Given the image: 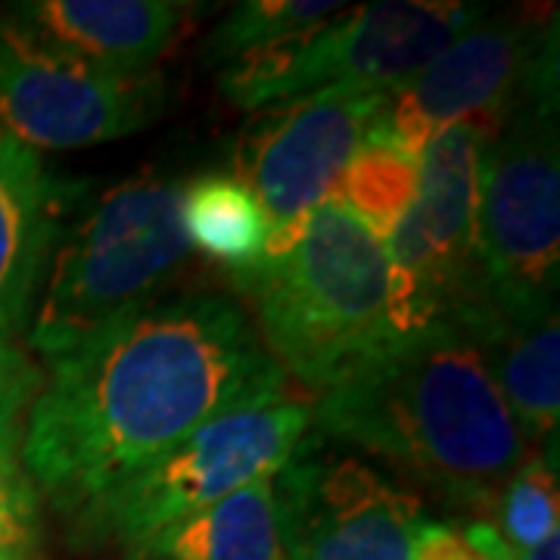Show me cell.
<instances>
[{"instance_id":"cell-21","label":"cell","mask_w":560,"mask_h":560,"mask_svg":"<svg viewBox=\"0 0 560 560\" xmlns=\"http://www.w3.org/2000/svg\"><path fill=\"white\" fill-rule=\"evenodd\" d=\"M44 386V371L20 342L0 337V455L20 458L32 405Z\"/></svg>"},{"instance_id":"cell-15","label":"cell","mask_w":560,"mask_h":560,"mask_svg":"<svg viewBox=\"0 0 560 560\" xmlns=\"http://www.w3.org/2000/svg\"><path fill=\"white\" fill-rule=\"evenodd\" d=\"M60 187L38 150L0 131V337L28 327L60 228Z\"/></svg>"},{"instance_id":"cell-5","label":"cell","mask_w":560,"mask_h":560,"mask_svg":"<svg viewBox=\"0 0 560 560\" xmlns=\"http://www.w3.org/2000/svg\"><path fill=\"white\" fill-rule=\"evenodd\" d=\"M312 433V405L280 396L202 423L140 474L72 517L81 536L113 541L140 560L162 536L249 482L275 477Z\"/></svg>"},{"instance_id":"cell-8","label":"cell","mask_w":560,"mask_h":560,"mask_svg":"<svg viewBox=\"0 0 560 560\" xmlns=\"http://www.w3.org/2000/svg\"><path fill=\"white\" fill-rule=\"evenodd\" d=\"M477 256L482 287L517 300H558V84L526 94L482 147Z\"/></svg>"},{"instance_id":"cell-1","label":"cell","mask_w":560,"mask_h":560,"mask_svg":"<svg viewBox=\"0 0 560 560\" xmlns=\"http://www.w3.org/2000/svg\"><path fill=\"white\" fill-rule=\"evenodd\" d=\"M280 396L287 374L237 302L162 296L47 361L20 460L72 521L202 423Z\"/></svg>"},{"instance_id":"cell-23","label":"cell","mask_w":560,"mask_h":560,"mask_svg":"<svg viewBox=\"0 0 560 560\" xmlns=\"http://www.w3.org/2000/svg\"><path fill=\"white\" fill-rule=\"evenodd\" d=\"M411 560H486V551L470 539L467 526L460 523L423 521Z\"/></svg>"},{"instance_id":"cell-9","label":"cell","mask_w":560,"mask_h":560,"mask_svg":"<svg viewBox=\"0 0 560 560\" xmlns=\"http://www.w3.org/2000/svg\"><path fill=\"white\" fill-rule=\"evenodd\" d=\"M486 140L477 125H455L420 153L415 202L383 243L393 337L452 320L482 283L477 209Z\"/></svg>"},{"instance_id":"cell-2","label":"cell","mask_w":560,"mask_h":560,"mask_svg":"<svg viewBox=\"0 0 560 560\" xmlns=\"http://www.w3.org/2000/svg\"><path fill=\"white\" fill-rule=\"evenodd\" d=\"M312 430L474 511H492L508 477L533 458L480 352L452 320L374 349L320 393Z\"/></svg>"},{"instance_id":"cell-10","label":"cell","mask_w":560,"mask_h":560,"mask_svg":"<svg viewBox=\"0 0 560 560\" xmlns=\"http://www.w3.org/2000/svg\"><path fill=\"white\" fill-rule=\"evenodd\" d=\"M290 560H411L423 501L359 455L305 436L271 477Z\"/></svg>"},{"instance_id":"cell-13","label":"cell","mask_w":560,"mask_h":560,"mask_svg":"<svg viewBox=\"0 0 560 560\" xmlns=\"http://www.w3.org/2000/svg\"><path fill=\"white\" fill-rule=\"evenodd\" d=\"M452 324L480 352L526 440L555 445L560 418L558 300H517L480 283Z\"/></svg>"},{"instance_id":"cell-22","label":"cell","mask_w":560,"mask_h":560,"mask_svg":"<svg viewBox=\"0 0 560 560\" xmlns=\"http://www.w3.org/2000/svg\"><path fill=\"white\" fill-rule=\"evenodd\" d=\"M40 539V492L20 458L0 455V555L28 558Z\"/></svg>"},{"instance_id":"cell-17","label":"cell","mask_w":560,"mask_h":560,"mask_svg":"<svg viewBox=\"0 0 560 560\" xmlns=\"http://www.w3.org/2000/svg\"><path fill=\"white\" fill-rule=\"evenodd\" d=\"M180 228L190 249L228 265L234 275L253 268L271 237V221L256 194L237 175L221 172L184 184Z\"/></svg>"},{"instance_id":"cell-12","label":"cell","mask_w":560,"mask_h":560,"mask_svg":"<svg viewBox=\"0 0 560 560\" xmlns=\"http://www.w3.org/2000/svg\"><path fill=\"white\" fill-rule=\"evenodd\" d=\"M386 97L320 91L249 116L234 168L271 221V237L290 234L315 206L334 197L342 168L374 131Z\"/></svg>"},{"instance_id":"cell-24","label":"cell","mask_w":560,"mask_h":560,"mask_svg":"<svg viewBox=\"0 0 560 560\" xmlns=\"http://www.w3.org/2000/svg\"><path fill=\"white\" fill-rule=\"evenodd\" d=\"M464 526H467L470 539L477 541L482 551H486V560H517V551H514L508 541L501 539L499 529H495L492 523L477 521V523H464Z\"/></svg>"},{"instance_id":"cell-6","label":"cell","mask_w":560,"mask_h":560,"mask_svg":"<svg viewBox=\"0 0 560 560\" xmlns=\"http://www.w3.org/2000/svg\"><path fill=\"white\" fill-rule=\"evenodd\" d=\"M480 16L486 7L455 0L346 7L315 32L221 66V94L249 113L320 91L393 94Z\"/></svg>"},{"instance_id":"cell-16","label":"cell","mask_w":560,"mask_h":560,"mask_svg":"<svg viewBox=\"0 0 560 560\" xmlns=\"http://www.w3.org/2000/svg\"><path fill=\"white\" fill-rule=\"evenodd\" d=\"M140 560H290L280 539L271 477L180 523Z\"/></svg>"},{"instance_id":"cell-26","label":"cell","mask_w":560,"mask_h":560,"mask_svg":"<svg viewBox=\"0 0 560 560\" xmlns=\"http://www.w3.org/2000/svg\"><path fill=\"white\" fill-rule=\"evenodd\" d=\"M0 560H28V558H16V555H0Z\"/></svg>"},{"instance_id":"cell-14","label":"cell","mask_w":560,"mask_h":560,"mask_svg":"<svg viewBox=\"0 0 560 560\" xmlns=\"http://www.w3.org/2000/svg\"><path fill=\"white\" fill-rule=\"evenodd\" d=\"M197 3L180 0H28L10 20L54 50L113 75H147Z\"/></svg>"},{"instance_id":"cell-11","label":"cell","mask_w":560,"mask_h":560,"mask_svg":"<svg viewBox=\"0 0 560 560\" xmlns=\"http://www.w3.org/2000/svg\"><path fill=\"white\" fill-rule=\"evenodd\" d=\"M162 101L156 72H101L0 16V131L25 147L79 150L128 138L160 116Z\"/></svg>"},{"instance_id":"cell-7","label":"cell","mask_w":560,"mask_h":560,"mask_svg":"<svg viewBox=\"0 0 560 560\" xmlns=\"http://www.w3.org/2000/svg\"><path fill=\"white\" fill-rule=\"evenodd\" d=\"M555 25V16L486 13L386 97L374 131L415 160L455 125L495 138L526 94L558 84Z\"/></svg>"},{"instance_id":"cell-18","label":"cell","mask_w":560,"mask_h":560,"mask_svg":"<svg viewBox=\"0 0 560 560\" xmlns=\"http://www.w3.org/2000/svg\"><path fill=\"white\" fill-rule=\"evenodd\" d=\"M420 160L408 156L393 140L371 131L342 168L330 200L355 212L383 243L396 231L418 194Z\"/></svg>"},{"instance_id":"cell-3","label":"cell","mask_w":560,"mask_h":560,"mask_svg":"<svg viewBox=\"0 0 560 560\" xmlns=\"http://www.w3.org/2000/svg\"><path fill=\"white\" fill-rule=\"evenodd\" d=\"M234 283L287 377L324 393L393 340L383 241L342 202L324 200Z\"/></svg>"},{"instance_id":"cell-25","label":"cell","mask_w":560,"mask_h":560,"mask_svg":"<svg viewBox=\"0 0 560 560\" xmlns=\"http://www.w3.org/2000/svg\"><path fill=\"white\" fill-rule=\"evenodd\" d=\"M517 560H560V533L548 536V539L526 548V551H517Z\"/></svg>"},{"instance_id":"cell-19","label":"cell","mask_w":560,"mask_h":560,"mask_svg":"<svg viewBox=\"0 0 560 560\" xmlns=\"http://www.w3.org/2000/svg\"><path fill=\"white\" fill-rule=\"evenodd\" d=\"M342 10V3L324 0H246L209 32L202 57L215 66H228L246 54L315 32L324 22L337 20Z\"/></svg>"},{"instance_id":"cell-4","label":"cell","mask_w":560,"mask_h":560,"mask_svg":"<svg viewBox=\"0 0 560 560\" xmlns=\"http://www.w3.org/2000/svg\"><path fill=\"white\" fill-rule=\"evenodd\" d=\"M184 184L140 172L106 190L54 246L28 320V342L54 361L109 324L162 300L190 259L180 228Z\"/></svg>"},{"instance_id":"cell-20","label":"cell","mask_w":560,"mask_h":560,"mask_svg":"<svg viewBox=\"0 0 560 560\" xmlns=\"http://www.w3.org/2000/svg\"><path fill=\"white\" fill-rule=\"evenodd\" d=\"M495 529L514 551H526L560 533V492L555 458H529L501 486L492 504Z\"/></svg>"}]
</instances>
